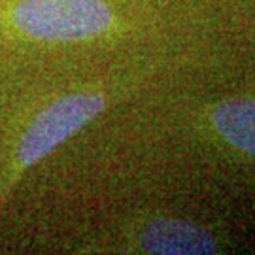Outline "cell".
I'll return each instance as SVG.
<instances>
[{
    "label": "cell",
    "instance_id": "277c9868",
    "mask_svg": "<svg viewBox=\"0 0 255 255\" xmlns=\"http://www.w3.org/2000/svg\"><path fill=\"white\" fill-rule=\"evenodd\" d=\"M201 116L202 128L214 144L255 164V91L212 102Z\"/></svg>",
    "mask_w": 255,
    "mask_h": 255
},
{
    "label": "cell",
    "instance_id": "3957f363",
    "mask_svg": "<svg viewBox=\"0 0 255 255\" xmlns=\"http://www.w3.org/2000/svg\"><path fill=\"white\" fill-rule=\"evenodd\" d=\"M130 246L138 254L151 255H214L221 252V238L199 221L159 216L132 233Z\"/></svg>",
    "mask_w": 255,
    "mask_h": 255
},
{
    "label": "cell",
    "instance_id": "6da1fadb",
    "mask_svg": "<svg viewBox=\"0 0 255 255\" xmlns=\"http://www.w3.org/2000/svg\"><path fill=\"white\" fill-rule=\"evenodd\" d=\"M11 19L21 32L53 42L97 38L116 25V13L106 0H21Z\"/></svg>",
    "mask_w": 255,
    "mask_h": 255
},
{
    "label": "cell",
    "instance_id": "7a4b0ae2",
    "mask_svg": "<svg viewBox=\"0 0 255 255\" xmlns=\"http://www.w3.org/2000/svg\"><path fill=\"white\" fill-rule=\"evenodd\" d=\"M108 102L110 97L106 91L89 89L64 95L46 106L19 140L15 170L23 172L25 168L42 161L64 140L101 116Z\"/></svg>",
    "mask_w": 255,
    "mask_h": 255
}]
</instances>
